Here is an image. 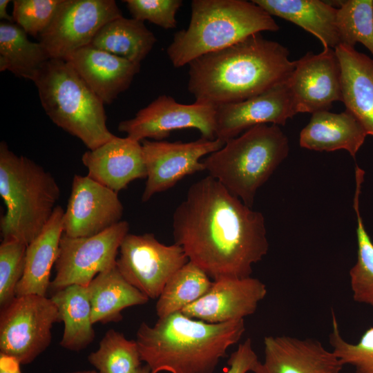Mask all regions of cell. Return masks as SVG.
<instances>
[{
  "mask_svg": "<svg viewBox=\"0 0 373 373\" xmlns=\"http://www.w3.org/2000/svg\"><path fill=\"white\" fill-rule=\"evenodd\" d=\"M156 42L144 22L123 16L106 23L90 45L135 64H141Z\"/></svg>",
  "mask_w": 373,
  "mask_h": 373,
  "instance_id": "cell-27",
  "label": "cell"
},
{
  "mask_svg": "<svg viewBox=\"0 0 373 373\" xmlns=\"http://www.w3.org/2000/svg\"><path fill=\"white\" fill-rule=\"evenodd\" d=\"M365 172L356 166L354 209L356 216L357 260L350 271V287L354 301L373 307V242L360 213L359 197Z\"/></svg>",
  "mask_w": 373,
  "mask_h": 373,
  "instance_id": "cell-30",
  "label": "cell"
},
{
  "mask_svg": "<svg viewBox=\"0 0 373 373\" xmlns=\"http://www.w3.org/2000/svg\"><path fill=\"white\" fill-rule=\"evenodd\" d=\"M86 288L93 325L119 322L122 310L149 300L123 277L116 265L97 274Z\"/></svg>",
  "mask_w": 373,
  "mask_h": 373,
  "instance_id": "cell-25",
  "label": "cell"
},
{
  "mask_svg": "<svg viewBox=\"0 0 373 373\" xmlns=\"http://www.w3.org/2000/svg\"><path fill=\"white\" fill-rule=\"evenodd\" d=\"M133 373H151L150 367L148 365L140 366L137 370Z\"/></svg>",
  "mask_w": 373,
  "mask_h": 373,
  "instance_id": "cell-40",
  "label": "cell"
},
{
  "mask_svg": "<svg viewBox=\"0 0 373 373\" xmlns=\"http://www.w3.org/2000/svg\"><path fill=\"white\" fill-rule=\"evenodd\" d=\"M61 322L50 298L36 294L16 296L1 309L0 352L21 365L32 363L49 346L55 323Z\"/></svg>",
  "mask_w": 373,
  "mask_h": 373,
  "instance_id": "cell-8",
  "label": "cell"
},
{
  "mask_svg": "<svg viewBox=\"0 0 373 373\" xmlns=\"http://www.w3.org/2000/svg\"><path fill=\"white\" fill-rule=\"evenodd\" d=\"M88 360L99 373H133L142 366L136 341L128 340L113 329L106 332L99 348L88 355Z\"/></svg>",
  "mask_w": 373,
  "mask_h": 373,
  "instance_id": "cell-31",
  "label": "cell"
},
{
  "mask_svg": "<svg viewBox=\"0 0 373 373\" xmlns=\"http://www.w3.org/2000/svg\"><path fill=\"white\" fill-rule=\"evenodd\" d=\"M122 16L114 0H62L39 42L50 59L65 60L90 45L106 23Z\"/></svg>",
  "mask_w": 373,
  "mask_h": 373,
  "instance_id": "cell-11",
  "label": "cell"
},
{
  "mask_svg": "<svg viewBox=\"0 0 373 373\" xmlns=\"http://www.w3.org/2000/svg\"><path fill=\"white\" fill-rule=\"evenodd\" d=\"M117 193L88 175H75L63 216L64 234L93 236L122 221L124 207Z\"/></svg>",
  "mask_w": 373,
  "mask_h": 373,
  "instance_id": "cell-15",
  "label": "cell"
},
{
  "mask_svg": "<svg viewBox=\"0 0 373 373\" xmlns=\"http://www.w3.org/2000/svg\"><path fill=\"white\" fill-rule=\"evenodd\" d=\"M116 266L123 277L149 298H158L169 278L189 260L182 247L166 245L153 233H128Z\"/></svg>",
  "mask_w": 373,
  "mask_h": 373,
  "instance_id": "cell-10",
  "label": "cell"
},
{
  "mask_svg": "<svg viewBox=\"0 0 373 373\" xmlns=\"http://www.w3.org/2000/svg\"><path fill=\"white\" fill-rule=\"evenodd\" d=\"M245 331L244 319L208 323L178 312L158 318L153 326L142 322L136 342L151 373H213Z\"/></svg>",
  "mask_w": 373,
  "mask_h": 373,
  "instance_id": "cell-3",
  "label": "cell"
},
{
  "mask_svg": "<svg viewBox=\"0 0 373 373\" xmlns=\"http://www.w3.org/2000/svg\"><path fill=\"white\" fill-rule=\"evenodd\" d=\"M191 128L198 130L201 137L215 140L216 106L195 101L184 104L162 95L140 109L134 117L118 124L120 132L140 142L146 138L160 141L173 131Z\"/></svg>",
  "mask_w": 373,
  "mask_h": 373,
  "instance_id": "cell-12",
  "label": "cell"
},
{
  "mask_svg": "<svg viewBox=\"0 0 373 373\" xmlns=\"http://www.w3.org/2000/svg\"><path fill=\"white\" fill-rule=\"evenodd\" d=\"M258 361L251 339L247 338L243 343L239 344L238 348L230 355L227 362L229 369L227 373L253 372Z\"/></svg>",
  "mask_w": 373,
  "mask_h": 373,
  "instance_id": "cell-37",
  "label": "cell"
},
{
  "mask_svg": "<svg viewBox=\"0 0 373 373\" xmlns=\"http://www.w3.org/2000/svg\"><path fill=\"white\" fill-rule=\"evenodd\" d=\"M172 227L175 243L213 280L251 276L269 249L262 213L209 175L190 186Z\"/></svg>",
  "mask_w": 373,
  "mask_h": 373,
  "instance_id": "cell-1",
  "label": "cell"
},
{
  "mask_svg": "<svg viewBox=\"0 0 373 373\" xmlns=\"http://www.w3.org/2000/svg\"><path fill=\"white\" fill-rule=\"evenodd\" d=\"M27 245L17 240H3L0 245V306H7L16 297L21 279Z\"/></svg>",
  "mask_w": 373,
  "mask_h": 373,
  "instance_id": "cell-34",
  "label": "cell"
},
{
  "mask_svg": "<svg viewBox=\"0 0 373 373\" xmlns=\"http://www.w3.org/2000/svg\"><path fill=\"white\" fill-rule=\"evenodd\" d=\"M64 211L57 206L50 220L38 236L27 246L23 275L16 296L36 294L46 296L50 285L51 269L57 260L63 231Z\"/></svg>",
  "mask_w": 373,
  "mask_h": 373,
  "instance_id": "cell-23",
  "label": "cell"
},
{
  "mask_svg": "<svg viewBox=\"0 0 373 373\" xmlns=\"http://www.w3.org/2000/svg\"><path fill=\"white\" fill-rule=\"evenodd\" d=\"M141 144L146 169L143 202L173 187L184 177L206 170L200 159L224 145L217 139L203 137L189 142L144 140Z\"/></svg>",
  "mask_w": 373,
  "mask_h": 373,
  "instance_id": "cell-13",
  "label": "cell"
},
{
  "mask_svg": "<svg viewBox=\"0 0 373 373\" xmlns=\"http://www.w3.org/2000/svg\"><path fill=\"white\" fill-rule=\"evenodd\" d=\"M0 195L6 207L0 220L3 240L29 245L50 220L60 197L52 174L0 143Z\"/></svg>",
  "mask_w": 373,
  "mask_h": 373,
  "instance_id": "cell-5",
  "label": "cell"
},
{
  "mask_svg": "<svg viewBox=\"0 0 373 373\" xmlns=\"http://www.w3.org/2000/svg\"><path fill=\"white\" fill-rule=\"evenodd\" d=\"M336 26L340 45L354 48L356 43H361L373 55V0L340 3Z\"/></svg>",
  "mask_w": 373,
  "mask_h": 373,
  "instance_id": "cell-32",
  "label": "cell"
},
{
  "mask_svg": "<svg viewBox=\"0 0 373 373\" xmlns=\"http://www.w3.org/2000/svg\"><path fill=\"white\" fill-rule=\"evenodd\" d=\"M267 293L266 285L258 278H222L213 280L204 296L181 312L208 323L242 320L255 313Z\"/></svg>",
  "mask_w": 373,
  "mask_h": 373,
  "instance_id": "cell-17",
  "label": "cell"
},
{
  "mask_svg": "<svg viewBox=\"0 0 373 373\" xmlns=\"http://www.w3.org/2000/svg\"><path fill=\"white\" fill-rule=\"evenodd\" d=\"M68 373H99L97 370H79Z\"/></svg>",
  "mask_w": 373,
  "mask_h": 373,
  "instance_id": "cell-41",
  "label": "cell"
},
{
  "mask_svg": "<svg viewBox=\"0 0 373 373\" xmlns=\"http://www.w3.org/2000/svg\"><path fill=\"white\" fill-rule=\"evenodd\" d=\"M88 176L118 193L136 179L146 178L140 142L128 137L114 138L82 156Z\"/></svg>",
  "mask_w": 373,
  "mask_h": 373,
  "instance_id": "cell-19",
  "label": "cell"
},
{
  "mask_svg": "<svg viewBox=\"0 0 373 373\" xmlns=\"http://www.w3.org/2000/svg\"><path fill=\"white\" fill-rule=\"evenodd\" d=\"M186 29L178 31L166 53L173 66H184L204 55L279 26L261 7L245 0H193Z\"/></svg>",
  "mask_w": 373,
  "mask_h": 373,
  "instance_id": "cell-4",
  "label": "cell"
},
{
  "mask_svg": "<svg viewBox=\"0 0 373 373\" xmlns=\"http://www.w3.org/2000/svg\"><path fill=\"white\" fill-rule=\"evenodd\" d=\"M288 79L297 113L329 111L343 102L341 70L334 49L308 52L297 61Z\"/></svg>",
  "mask_w": 373,
  "mask_h": 373,
  "instance_id": "cell-14",
  "label": "cell"
},
{
  "mask_svg": "<svg viewBox=\"0 0 373 373\" xmlns=\"http://www.w3.org/2000/svg\"><path fill=\"white\" fill-rule=\"evenodd\" d=\"M296 114L287 80L247 99L216 106V139L225 144L257 125L284 126Z\"/></svg>",
  "mask_w": 373,
  "mask_h": 373,
  "instance_id": "cell-16",
  "label": "cell"
},
{
  "mask_svg": "<svg viewBox=\"0 0 373 373\" xmlns=\"http://www.w3.org/2000/svg\"><path fill=\"white\" fill-rule=\"evenodd\" d=\"M132 18L149 21L164 29L177 27L176 15L182 0H125Z\"/></svg>",
  "mask_w": 373,
  "mask_h": 373,
  "instance_id": "cell-36",
  "label": "cell"
},
{
  "mask_svg": "<svg viewBox=\"0 0 373 373\" xmlns=\"http://www.w3.org/2000/svg\"><path fill=\"white\" fill-rule=\"evenodd\" d=\"M280 43L254 34L189 64L188 90L215 106L239 102L287 82L295 62Z\"/></svg>",
  "mask_w": 373,
  "mask_h": 373,
  "instance_id": "cell-2",
  "label": "cell"
},
{
  "mask_svg": "<svg viewBox=\"0 0 373 373\" xmlns=\"http://www.w3.org/2000/svg\"><path fill=\"white\" fill-rule=\"evenodd\" d=\"M21 365L15 357L0 352V373H21Z\"/></svg>",
  "mask_w": 373,
  "mask_h": 373,
  "instance_id": "cell-38",
  "label": "cell"
},
{
  "mask_svg": "<svg viewBox=\"0 0 373 373\" xmlns=\"http://www.w3.org/2000/svg\"><path fill=\"white\" fill-rule=\"evenodd\" d=\"M62 0H15L14 22L28 35L39 37L50 24Z\"/></svg>",
  "mask_w": 373,
  "mask_h": 373,
  "instance_id": "cell-35",
  "label": "cell"
},
{
  "mask_svg": "<svg viewBox=\"0 0 373 373\" xmlns=\"http://www.w3.org/2000/svg\"><path fill=\"white\" fill-rule=\"evenodd\" d=\"M332 317V328L329 336L332 351L343 365L353 366L355 373H373V327L366 329L356 343H351L343 338L333 311Z\"/></svg>",
  "mask_w": 373,
  "mask_h": 373,
  "instance_id": "cell-33",
  "label": "cell"
},
{
  "mask_svg": "<svg viewBox=\"0 0 373 373\" xmlns=\"http://www.w3.org/2000/svg\"><path fill=\"white\" fill-rule=\"evenodd\" d=\"M288 153V138L280 126L264 124L228 140L203 163L209 175L251 208L258 189Z\"/></svg>",
  "mask_w": 373,
  "mask_h": 373,
  "instance_id": "cell-6",
  "label": "cell"
},
{
  "mask_svg": "<svg viewBox=\"0 0 373 373\" xmlns=\"http://www.w3.org/2000/svg\"><path fill=\"white\" fill-rule=\"evenodd\" d=\"M271 16L289 21L317 37L323 48L340 45L337 8L320 0H252Z\"/></svg>",
  "mask_w": 373,
  "mask_h": 373,
  "instance_id": "cell-24",
  "label": "cell"
},
{
  "mask_svg": "<svg viewBox=\"0 0 373 373\" xmlns=\"http://www.w3.org/2000/svg\"><path fill=\"white\" fill-rule=\"evenodd\" d=\"M128 230L129 224L122 220L93 236L73 238L63 233L50 287L55 291L73 285L87 287L97 274L116 265Z\"/></svg>",
  "mask_w": 373,
  "mask_h": 373,
  "instance_id": "cell-9",
  "label": "cell"
},
{
  "mask_svg": "<svg viewBox=\"0 0 373 373\" xmlns=\"http://www.w3.org/2000/svg\"><path fill=\"white\" fill-rule=\"evenodd\" d=\"M10 2L9 0L0 1V19L6 20L9 23H14L12 17L7 12V7Z\"/></svg>",
  "mask_w": 373,
  "mask_h": 373,
  "instance_id": "cell-39",
  "label": "cell"
},
{
  "mask_svg": "<svg viewBox=\"0 0 373 373\" xmlns=\"http://www.w3.org/2000/svg\"><path fill=\"white\" fill-rule=\"evenodd\" d=\"M17 24L0 23V71L34 82L50 57L42 44L32 42Z\"/></svg>",
  "mask_w": 373,
  "mask_h": 373,
  "instance_id": "cell-28",
  "label": "cell"
},
{
  "mask_svg": "<svg viewBox=\"0 0 373 373\" xmlns=\"http://www.w3.org/2000/svg\"><path fill=\"white\" fill-rule=\"evenodd\" d=\"M210 277L198 266L189 261L167 281L157 298L158 318L181 312L204 296L212 285Z\"/></svg>",
  "mask_w": 373,
  "mask_h": 373,
  "instance_id": "cell-29",
  "label": "cell"
},
{
  "mask_svg": "<svg viewBox=\"0 0 373 373\" xmlns=\"http://www.w3.org/2000/svg\"><path fill=\"white\" fill-rule=\"evenodd\" d=\"M334 50L341 70L342 102L373 136V59L344 45Z\"/></svg>",
  "mask_w": 373,
  "mask_h": 373,
  "instance_id": "cell-21",
  "label": "cell"
},
{
  "mask_svg": "<svg viewBox=\"0 0 373 373\" xmlns=\"http://www.w3.org/2000/svg\"><path fill=\"white\" fill-rule=\"evenodd\" d=\"M263 343L264 361L253 373H341L344 366L316 339L267 336Z\"/></svg>",
  "mask_w": 373,
  "mask_h": 373,
  "instance_id": "cell-18",
  "label": "cell"
},
{
  "mask_svg": "<svg viewBox=\"0 0 373 373\" xmlns=\"http://www.w3.org/2000/svg\"><path fill=\"white\" fill-rule=\"evenodd\" d=\"M34 82L52 122L79 138L89 150L115 137L106 126L104 102L68 62L48 59Z\"/></svg>",
  "mask_w": 373,
  "mask_h": 373,
  "instance_id": "cell-7",
  "label": "cell"
},
{
  "mask_svg": "<svg viewBox=\"0 0 373 373\" xmlns=\"http://www.w3.org/2000/svg\"><path fill=\"white\" fill-rule=\"evenodd\" d=\"M367 134L358 120L350 112L329 111L313 113L300 133L303 148L318 151H347L355 157Z\"/></svg>",
  "mask_w": 373,
  "mask_h": 373,
  "instance_id": "cell-22",
  "label": "cell"
},
{
  "mask_svg": "<svg viewBox=\"0 0 373 373\" xmlns=\"http://www.w3.org/2000/svg\"><path fill=\"white\" fill-rule=\"evenodd\" d=\"M65 61L104 104L129 88L141 66L91 45L73 52Z\"/></svg>",
  "mask_w": 373,
  "mask_h": 373,
  "instance_id": "cell-20",
  "label": "cell"
},
{
  "mask_svg": "<svg viewBox=\"0 0 373 373\" xmlns=\"http://www.w3.org/2000/svg\"><path fill=\"white\" fill-rule=\"evenodd\" d=\"M50 298L64 324L60 345L76 352L86 348L95 338L86 287L69 285L56 291Z\"/></svg>",
  "mask_w": 373,
  "mask_h": 373,
  "instance_id": "cell-26",
  "label": "cell"
}]
</instances>
